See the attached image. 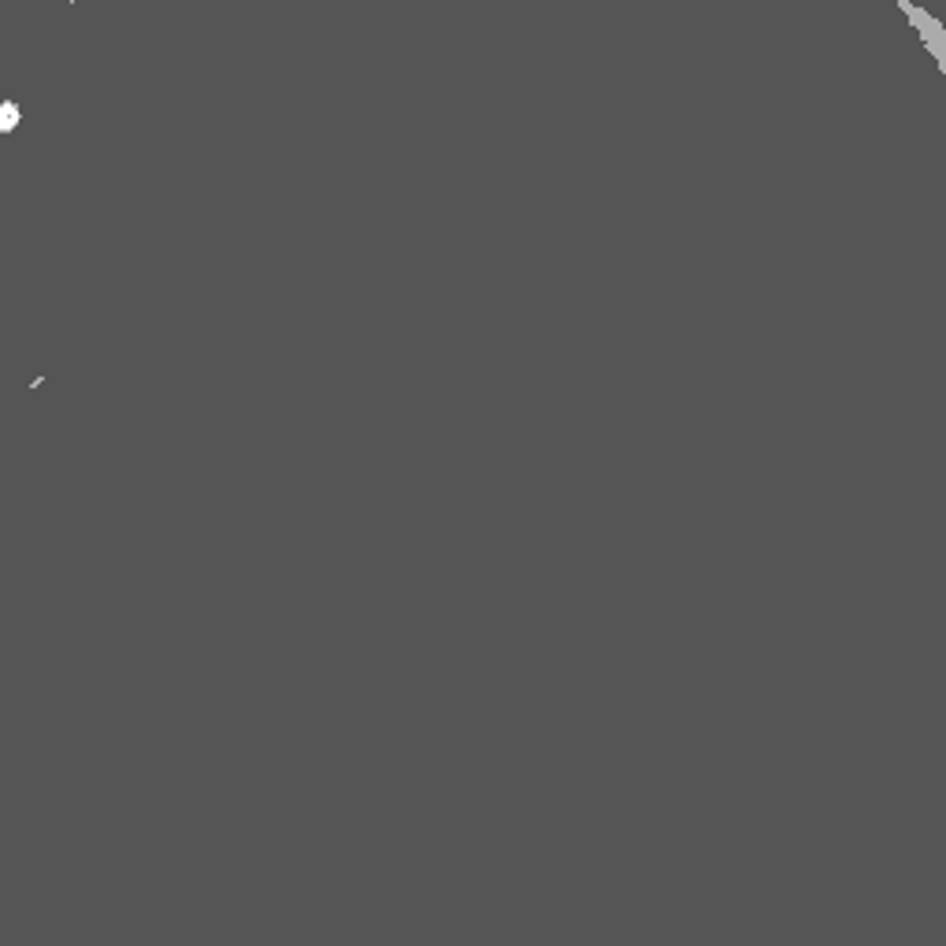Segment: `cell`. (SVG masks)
Listing matches in <instances>:
<instances>
[{"instance_id": "6da1fadb", "label": "cell", "mask_w": 946, "mask_h": 946, "mask_svg": "<svg viewBox=\"0 0 946 946\" xmlns=\"http://www.w3.org/2000/svg\"><path fill=\"white\" fill-rule=\"evenodd\" d=\"M19 126V108L15 104H4L0 108V130H15Z\"/></svg>"}]
</instances>
